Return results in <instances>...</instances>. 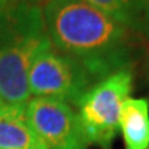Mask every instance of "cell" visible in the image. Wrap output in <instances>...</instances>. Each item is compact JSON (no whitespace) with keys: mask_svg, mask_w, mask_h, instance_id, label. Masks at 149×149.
<instances>
[{"mask_svg":"<svg viewBox=\"0 0 149 149\" xmlns=\"http://www.w3.org/2000/svg\"><path fill=\"white\" fill-rule=\"evenodd\" d=\"M47 39L43 11L28 0H8L0 8V101L24 111L32 98L28 72Z\"/></svg>","mask_w":149,"mask_h":149,"instance_id":"obj_2","label":"cell"},{"mask_svg":"<svg viewBox=\"0 0 149 149\" xmlns=\"http://www.w3.org/2000/svg\"><path fill=\"white\" fill-rule=\"evenodd\" d=\"M149 46V0H84Z\"/></svg>","mask_w":149,"mask_h":149,"instance_id":"obj_6","label":"cell"},{"mask_svg":"<svg viewBox=\"0 0 149 149\" xmlns=\"http://www.w3.org/2000/svg\"><path fill=\"white\" fill-rule=\"evenodd\" d=\"M1 107H4V105H3V102L0 101V108H1Z\"/></svg>","mask_w":149,"mask_h":149,"instance_id":"obj_12","label":"cell"},{"mask_svg":"<svg viewBox=\"0 0 149 149\" xmlns=\"http://www.w3.org/2000/svg\"><path fill=\"white\" fill-rule=\"evenodd\" d=\"M7 3H8V0H0V8H1V7H4Z\"/></svg>","mask_w":149,"mask_h":149,"instance_id":"obj_11","label":"cell"},{"mask_svg":"<svg viewBox=\"0 0 149 149\" xmlns=\"http://www.w3.org/2000/svg\"><path fill=\"white\" fill-rule=\"evenodd\" d=\"M42 11L51 44L77 61L95 83L119 70H133L148 46L84 0H48Z\"/></svg>","mask_w":149,"mask_h":149,"instance_id":"obj_1","label":"cell"},{"mask_svg":"<svg viewBox=\"0 0 149 149\" xmlns=\"http://www.w3.org/2000/svg\"><path fill=\"white\" fill-rule=\"evenodd\" d=\"M0 149H47L25 116V109L0 108Z\"/></svg>","mask_w":149,"mask_h":149,"instance_id":"obj_7","label":"cell"},{"mask_svg":"<svg viewBox=\"0 0 149 149\" xmlns=\"http://www.w3.org/2000/svg\"><path fill=\"white\" fill-rule=\"evenodd\" d=\"M94 84L84 68L58 51L48 37L36 51L28 72L31 97L55 98L74 107Z\"/></svg>","mask_w":149,"mask_h":149,"instance_id":"obj_4","label":"cell"},{"mask_svg":"<svg viewBox=\"0 0 149 149\" xmlns=\"http://www.w3.org/2000/svg\"><path fill=\"white\" fill-rule=\"evenodd\" d=\"M28 1H31V3H35V4H37V3H42V1H48V0H28Z\"/></svg>","mask_w":149,"mask_h":149,"instance_id":"obj_10","label":"cell"},{"mask_svg":"<svg viewBox=\"0 0 149 149\" xmlns=\"http://www.w3.org/2000/svg\"><path fill=\"white\" fill-rule=\"evenodd\" d=\"M142 72H144L145 84H148V86H149V46H146V53H145L144 68H142Z\"/></svg>","mask_w":149,"mask_h":149,"instance_id":"obj_9","label":"cell"},{"mask_svg":"<svg viewBox=\"0 0 149 149\" xmlns=\"http://www.w3.org/2000/svg\"><path fill=\"white\" fill-rule=\"evenodd\" d=\"M119 130L126 149H149V100L128 97L123 102Z\"/></svg>","mask_w":149,"mask_h":149,"instance_id":"obj_8","label":"cell"},{"mask_svg":"<svg viewBox=\"0 0 149 149\" xmlns=\"http://www.w3.org/2000/svg\"><path fill=\"white\" fill-rule=\"evenodd\" d=\"M133 86V70H119L100 80L81 97L76 107L88 144L102 149L111 148L119 131L123 102L130 97Z\"/></svg>","mask_w":149,"mask_h":149,"instance_id":"obj_3","label":"cell"},{"mask_svg":"<svg viewBox=\"0 0 149 149\" xmlns=\"http://www.w3.org/2000/svg\"><path fill=\"white\" fill-rule=\"evenodd\" d=\"M25 116L47 149H87L77 112L65 101L33 97L25 107Z\"/></svg>","mask_w":149,"mask_h":149,"instance_id":"obj_5","label":"cell"}]
</instances>
